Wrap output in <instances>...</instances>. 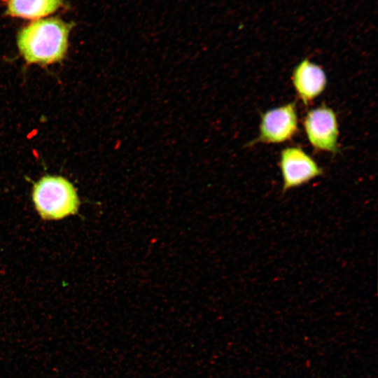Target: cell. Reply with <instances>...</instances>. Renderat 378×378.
<instances>
[{
	"instance_id": "5b68a950",
	"label": "cell",
	"mask_w": 378,
	"mask_h": 378,
	"mask_svg": "<svg viewBox=\"0 0 378 378\" xmlns=\"http://www.w3.org/2000/svg\"><path fill=\"white\" fill-rule=\"evenodd\" d=\"M279 165L283 179L284 193L307 184L323 174V168L298 146H288L283 149Z\"/></svg>"
},
{
	"instance_id": "277c9868",
	"label": "cell",
	"mask_w": 378,
	"mask_h": 378,
	"mask_svg": "<svg viewBox=\"0 0 378 378\" xmlns=\"http://www.w3.org/2000/svg\"><path fill=\"white\" fill-rule=\"evenodd\" d=\"M298 131L296 104L288 103L261 114L259 134L248 146L257 143L281 144L290 140Z\"/></svg>"
},
{
	"instance_id": "52a82bcc",
	"label": "cell",
	"mask_w": 378,
	"mask_h": 378,
	"mask_svg": "<svg viewBox=\"0 0 378 378\" xmlns=\"http://www.w3.org/2000/svg\"><path fill=\"white\" fill-rule=\"evenodd\" d=\"M64 0H8L6 14L13 18L38 19L57 11Z\"/></svg>"
},
{
	"instance_id": "3957f363",
	"label": "cell",
	"mask_w": 378,
	"mask_h": 378,
	"mask_svg": "<svg viewBox=\"0 0 378 378\" xmlns=\"http://www.w3.org/2000/svg\"><path fill=\"white\" fill-rule=\"evenodd\" d=\"M303 127L308 141L317 151L337 153L339 150V125L335 112L323 104L309 110Z\"/></svg>"
},
{
	"instance_id": "7a4b0ae2",
	"label": "cell",
	"mask_w": 378,
	"mask_h": 378,
	"mask_svg": "<svg viewBox=\"0 0 378 378\" xmlns=\"http://www.w3.org/2000/svg\"><path fill=\"white\" fill-rule=\"evenodd\" d=\"M31 197L41 218L56 220L75 215L80 206L74 186L62 176L45 175L33 186Z\"/></svg>"
},
{
	"instance_id": "6da1fadb",
	"label": "cell",
	"mask_w": 378,
	"mask_h": 378,
	"mask_svg": "<svg viewBox=\"0 0 378 378\" xmlns=\"http://www.w3.org/2000/svg\"><path fill=\"white\" fill-rule=\"evenodd\" d=\"M72 27L57 18L30 22L17 35L20 55L27 64L43 66L61 62L67 52Z\"/></svg>"
},
{
	"instance_id": "8992f818",
	"label": "cell",
	"mask_w": 378,
	"mask_h": 378,
	"mask_svg": "<svg viewBox=\"0 0 378 378\" xmlns=\"http://www.w3.org/2000/svg\"><path fill=\"white\" fill-rule=\"evenodd\" d=\"M291 79L299 99L304 105L320 96L327 85L323 68L308 59H302L294 68Z\"/></svg>"
}]
</instances>
